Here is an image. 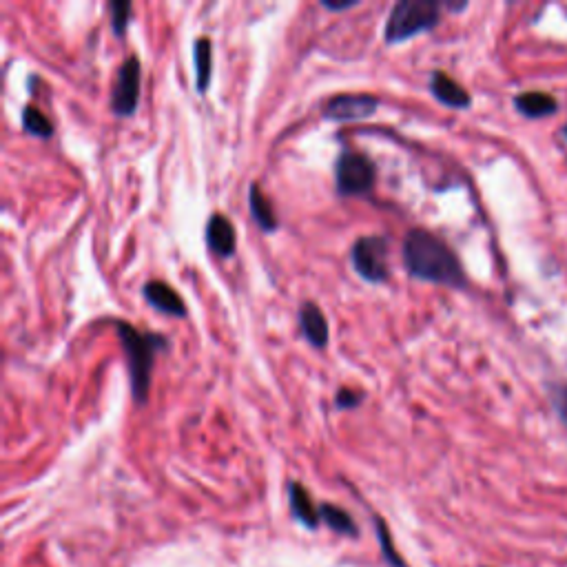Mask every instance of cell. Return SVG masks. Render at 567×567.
<instances>
[{
    "label": "cell",
    "mask_w": 567,
    "mask_h": 567,
    "mask_svg": "<svg viewBox=\"0 0 567 567\" xmlns=\"http://www.w3.org/2000/svg\"><path fill=\"white\" fill-rule=\"evenodd\" d=\"M404 255V266L410 277L424 280L432 284L450 286V288H466L468 277L463 273L457 253L428 229H412L404 237L401 246Z\"/></svg>",
    "instance_id": "obj_1"
},
{
    "label": "cell",
    "mask_w": 567,
    "mask_h": 567,
    "mask_svg": "<svg viewBox=\"0 0 567 567\" xmlns=\"http://www.w3.org/2000/svg\"><path fill=\"white\" fill-rule=\"evenodd\" d=\"M300 328L304 333V339L315 348H326L328 344V322L322 308L315 302H304L300 306Z\"/></svg>",
    "instance_id": "obj_11"
},
{
    "label": "cell",
    "mask_w": 567,
    "mask_h": 567,
    "mask_svg": "<svg viewBox=\"0 0 567 567\" xmlns=\"http://www.w3.org/2000/svg\"><path fill=\"white\" fill-rule=\"evenodd\" d=\"M388 240L384 235H364L355 240L350 249V262L355 273L370 284H384L388 280Z\"/></svg>",
    "instance_id": "obj_5"
},
{
    "label": "cell",
    "mask_w": 567,
    "mask_h": 567,
    "mask_svg": "<svg viewBox=\"0 0 567 567\" xmlns=\"http://www.w3.org/2000/svg\"><path fill=\"white\" fill-rule=\"evenodd\" d=\"M142 295L156 311L169 315V317H187V304L180 297L178 291L162 282V280H149L142 286Z\"/></svg>",
    "instance_id": "obj_9"
},
{
    "label": "cell",
    "mask_w": 567,
    "mask_h": 567,
    "mask_svg": "<svg viewBox=\"0 0 567 567\" xmlns=\"http://www.w3.org/2000/svg\"><path fill=\"white\" fill-rule=\"evenodd\" d=\"M23 129L43 140L54 136V125H51V120L36 105H27L23 109Z\"/></svg>",
    "instance_id": "obj_17"
},
{
    "label": "cell",
    "mask_w": 567,
    "mask_h": 567,
    "mask_svg": "<svg viewBox=\"0 0 567 567\" xmlns=\"http://www.w3.org/2000/svg\"><path fill=\"white\" fill-rule=\"evenodd\" d=\"M430 91L441 105H446L450 109H468L470 107V94L463 89L455 78H450L446 71H432L430 74Z\"/></svg>",
    "instance_id": "obj_10"
},
{
    "label": "cell",
    "mask_w": 567,
    "mask_h": 567,
    "mask_svg": "<svg viewBox=\"0 0 567 567\" xmlns=\"http://www.w3.org/2000/svg\"><path fill=\"white\" fill-rule=\"evenodd\" d=\"M366 393L364 390H353V388H339L335 395V408L337 410H353L364 404Z\"/></svg>",
    "instance_id": "obj_20"
},
{
    "label": "cell",
    "mask_w": 567,
    "mask_h": 567,
    "mask_svg": "<svg viewBox=\"0 0 567 567\" xmlns=\"http://www.w3.org/2000/svg\"><path fill=\"white\" fill-rule=\"evenodd\" d=\"M288 503H291V512L297 523H302L306 530L319 528V523H322V519H319V508L313 503L311 494H308L302 483H288Z\"/></svg>",
    "instance_id": "obj_12"
},
{
    "label": "cell",
    "mask_w": 567,
    "mask_h": 567,
    "mask_svg": "<svg viewBox=\"0 0 567 567\" xmlns=\"http://www.w3.org/2000/svg\"><path fill=\"white\" fill-rule=\"evenodd\" d=\"M375 534H377L379 548H381V554H384L388 567H408V563L401 559V554L395 550L393 534H390L386 521L381 517H375Z\"/></svg>",
    "instance_id": "obj_18"
},
{
    "label": "cell",
    "mask_w": 567,
    "mask_h": 567,
    "mask_svg": "<svg viewBox=\"0 0 567 567\" xmlns=\"http://www.w3.org/2000/svg\"><path fill=\"white\" fill-rule=\"evenodd\" d=\"M565 138H567V125H565Z\"/></svg>",
    "instance_id": "obj_23"
},
{
    "label": "cell",
    "mask_w": 567,
    "mask_h": 567,
    "mask_svg": "<svg viewBox=\"0 0 567 567\" xmlns=\"http://www.w3.org/2000/svg\"><path fill=\"white\" fill-rule=\"evenodd\" d=\"M116 333L120 344L125 348L131 395L138 406H144L149 399L151 373L160 350L169 348V339L160 333H142L136 326L127 322H116Z\"/></svg>",
    "instance_id": "obj_2"
},
{
    "label": "cell",
    "mask_w": 567,
    "mask_h": 567,
    "mask_svg": "<svg viewBox=\"0 0 567 567\" xmlns=\"http://www.w3.org/2000/svg\"><path fill=\"white\" fill-rule=\"evenodd\" d=\"M514 107H517V111L523 113L525 118L532 120L548 118L559 109L554 96L545 94V91H525V94H519L514 98Z\"/></svg>",
    "instance_id": "obj_13"
},
{
    "label": "cell",
    "mask_w": 567,
    "mask_h": 567,
    "mask_svg": "<svg viewBox=\"0 0 567 567\" xmlns=\"http://www.w3.org/2000/svg\"><path fill=\"white\" fill-rule=\"evenodd\" d=\"M375 178H377L375 164L368 156H364V153L344 149L337 156L335 189L339 195H344V198L370 193L375 187Z\"/></svg>",
    "instance_id": "obj_4"
},
{
    "label": "cell",
    "mask_w": 567,
    "mask_h": 567,
    "mask_svg": "<svg viewBox=\"0 0 567 567\" xmlns=\"http://www.w3.org/2000/svg\"><path fill=\"white\" fill-rule=\"evenodd\" d=\"M193 63H195V87L200 94H206L213 76V45L209 38H198L193 45Z\"/></svg>",
    "instance_id": "obj_15"
},
{
    "label": "cell",
    "mask_w": 567,
    "mask_h": 567,
    "mask_svg": "<svg viewBox=\"0 0 567 567\" xmlns=\"http://www.w3.org/2000/svg\"><path fill=\"white\" fill-rule=\"evenodd\" d=\"M443 3L437 0H399L393 5L384 27L388 45L404 43V40L421 32H430L441 23Z\"/></svg>",
    "instance_id": "obj_3"
},
{
    "label": "cell",
    "mask_w": 567,
    "mask_h": 567,
    "mask_svg": "<svg viewBox=\"0 0 567 567\" xmlns=\"http://www.w3.org/2000/svg\"><path fill=\"white\" fill-rule=\"evenodd\" d=\"M379 107V98L370 94H339L326 102L324 118L335 122L366 120L373 116Z\"/></svg>",
    "instance_id": "obj_7"
},
{
    "label": "cell",
    "mask_w": 567,
    "mask_h": 567,
    "mask_svg": "<svg viewBox=\"0 0 567 567\" xmlns=\"http://www.w3.org/2000/svg\"><path fill=\"white\" fill-rule=\"evenodd\" d=\"M357 5V0H348V3H328L324 0L322 7L328 9V12H346V9H353Z\"/></svg>",
    "instance_id": "obj_22"
},
{
    "label": "cell",
    "mask_w": 567,
    "mask_h": 567,
    "mask_svg": "<svg viewBox=\"0 0 567 567\" xmlns=\"http://www.w3.org/2000/svg\"><path fill=\"white\" fill-rule=\"evenodd\" d=\"M107 9H109V16H111L113 34H116L118 38H122V36L127 34L133 5L129 3V0H111V3L107 5Z\"/></svg>",
    "instance_id": "obj_19"
},
{
    "label": "cell",
    "mask_w": 567,
    "mask_h": 567,
    "mask_svg": "<svg viewBox=\"0 0 567 567\" xmlns=\"http://www.w3.org/2000/svg\"><path fill=\"white\" fill-rule=\"evenodd\" d=\"M550 401L556 415H559L567 426V384H550Z\"/></svg>",
    "instance_id": "obj_21"
},
{
    "label": "cell",
    "mask_w": 567,
    "mask_h": 567,
    "mask_svg": "<svg viewBox=\"0 0 567 567\" xmlns=\"http://www.w3.org/2000/svg\"><path fill=\"white\" fill-rule=\"evenodd\" d=\"M204 240L213 255H218V257L235 255V246H237L235 226L222 213H213L209 222H206Z\"/></svg>",
    "instance_id": "obj_8"
},
{
    "label": "cell",
    "mask_w": 567,
    "mask_h": 567,
    "mask_svg": "<svg viewBox=\"0 0 567 567\" xmlns=\"http://www.w3.org/2000/svg\"><path fill=\"white\" fill-rule=\"evenodd\" d=\"M319 519L326 525L328 530H333L339 536H348V539H357L359 528L355 525L353 517L339 505L333 503H322L319 505Z\"/></svg>",
    "instance_id": "obj_16"
},
{
    "label": "cell",
    "mask_w": 567,
    "mask_h": 567,
    "mask_svg": "<svg viewBox=\"0 0 567 567\" xmlns=\"http://www.w3.org/2000/svg\"><path fill=\"white\" fill-rule=\"evenodd\" d=\"M249 209H251V215H253L255 224L260 226L264 233L277 231V226H280V220H277L271 200H268L266 195L260 191V184H257V182H253L251 187H249Z\"/></svg>",
    "instance_id": "obj_14"
},
{
    "label": "cell",
    "mask_w": 567,
    "mask_h": 567,
    "mask_svg": "<svg viewBox=\"0 0 567 567\" xmlns=\"http://www.w3.org/2000/svg\"><path fill=\"white\" fill-rule=\"evenodd\" d=\"M142 67L138 56H129L118 69L116 87L111 91V111L116 116H131L138 109Z\"/></svg>",
    "instance_id": "obj_6"
}]
</instances>
